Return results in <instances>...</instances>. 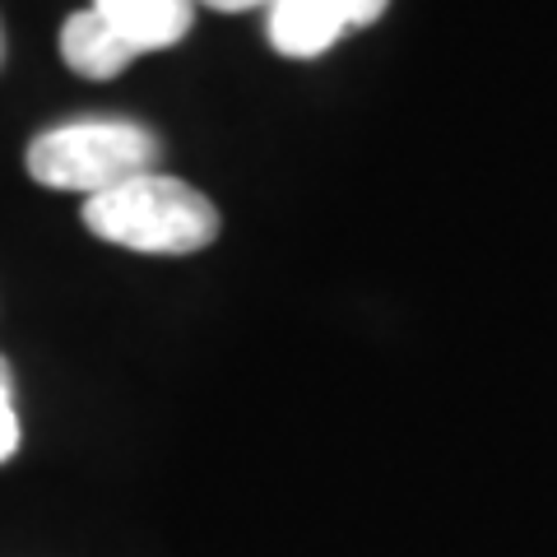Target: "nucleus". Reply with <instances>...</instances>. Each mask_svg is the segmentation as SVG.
<instances>
[{"label": "nucleus", "instance_id": "obj_1", "mask_svg": "<svg viewBox=\"0 0 557 557\" xmlns=\"http://www.w3.org/2000/svg\"><path fill=\"white\" fill-rule=\"evenodd\" d=\"M84 228L139 256H196L219 237L223 219L190 182L145 172L84 200Z\"/></svg>", "mask_w": 557, "mask_h": 557}, {"label": "nucleus", "instance_id": "obj_2", "mask_svg": "<svg viewBox=\"0 0 557 557\" xmlns=\"http://www.w3.org/2000/svg\"><path fill=\"white\" fill-rule=\"evenodd\" d=\"M159 135L126 116H89L51 126L28 145V177L47 190L102 196L131 177H145L159 163Z\"/></svg>", "mask_w": 557, "mask_h": 557}, {"label": "nucleus", "instance_id": "obj_3", "mask_svg": "<svg viewBox=\"0 0 557 557\" xmlns=\"http://www.w3.org/2000/svg\"><path fill=\"white\" fill-rule=\"evenodd\" d=\"M391 0H270V47L278 57L311 61L325 57L344 33L368 28Z\"/></svg>", "mask_w": 557, "mask_h": 557}, {"label": "nucleus", "instance_id": "obj_4", "mask_svg": "<svg viewBox=\"0 0 557 557\" xmlns=\"http://www.w3.org/2000/svg\"><path fill=\"white\" fill-rule=\"evenodd\" d=\"M94 10L135 57L177 47L196 24V0H94Z\"/></svg>", "mask_w": 557, "mask_h": 557}, {"label": "nucleus", "instance_id": "obj_5", "mask_svg": "<svg viewBox=\"0 0 557 557\" xmlns=\"http://www.w3.org/2000/svg\"><path fill=\"white\" fill-rule=\"evenodd\" d=\"M61 61L75 70L84 79H116L139 61L135 51L116 38L108 28V20L89 5V10H75L70 20L61 24Z\"/></svg>", "mask_w": 557, "mask_h": 557}, {"label": "nucleus", "instance_id": "obj_6", "mask_svg": "<svg viewBox=\"0 0 557 557\" xmlns=\"http://www.w3.org/2000/svg\"><path fill=\"white\" fill-rule=\"evenodd\" d=\"M20 450V409H14V376L0 358V465Z\"/></svg>", "mask_w": 557, "mask_h": 557}, {"label": "nucleus", "instance_id": "obj_7", "mask_svg": "<svg viewBox=\"0 0 557 557\" xmlns=\"http://www.w3.org/2000/svg\"><path fill=\"white\" fill-rule=\"evenodd\" d=\"M196 5H209L219 14H242V10H260V5L270 10V0H196Z\"/></svg>", "mask_w": 557, "mask_h": 557}, {"label": "nucleus", "instance_id": "obj_8", "mask_svg": "<svg viewBox=\"0 0 557 557\" xmlns=\"http://www.w3.org/2000/svg\"><path fill=\"white\" fill-rule=\"evenodd\" d=\"M0 61H5V28H0Z\"/></svg>", "mask_w": 557, "mask_h": 557}]
</instances>
